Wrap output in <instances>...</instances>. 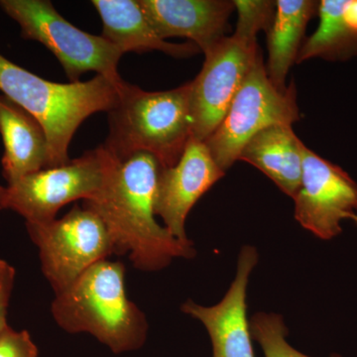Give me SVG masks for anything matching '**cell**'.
I'll return each instance as SVG.
<instances>
[{
  "instance_id": "7402d4cb",
  "label": "cell",
  "mask_w": 357,
  "mask_h": 357,
  "mask_svg": "<svg viewBox=\"0 0 357 357\" xmlns=\"http://www.w3.org/2000/svg\"><path fill=\"white\" fill-rule=\"evenodd\" d=\"M7 198H8L7 187L0 185V211L7 208Z\"/></svg>"
},
{
  "instance_id": "ffe728a7",
  "label": "cell",
  "mask_w": 357,
  "mask_h": 357,
  "mask_svg": "<svg viewBox=\"0 0 357 357\" xmlns=\"http://www.w3.org/2000/svg\"><path fill=\"white\" fill-rule=\"evenodd\" d=\"M0 357H38V349L28 332L8 326L0 333Z\"/></svg>"
},
{
  "instance_id": "277c9868",
  "label": "cell",
  "mask_w": 357,
  "mask_h": 357,
  "mask_svg": "<svg viewBox=\"0 0 357 357\" xmlns=\"http://www.w3.org/2000/svg\"><path fill=\"white\" fill-rule=\"evenodd\" d=\"M126 268L102 260L70 287L57 294L52 304L54 319L68 333H89L114 354L139 349L146 340L144 314L128 299Z\"/></svg>"
},
{
  "instance_id": "603a6c76",
  "label": "cell",
  "mask_w": 357,
  "mask_h": 357,
  "mask_svg": "<svg viewBox=\"0 0 357 357\" xmlns=\"http://www.w3.org/2000/svg\"><path fill=\"white\" fill-rule=\"evenodd\" d=\"M354 222H356L357 223V215H356V218H354Z\"/></svg>"
},
{
  "instance_id": "30bf717a",
  "label": "cell",
  "mask_w": 357,
  "mask_h": 357,
  "mask_svg": "<svg viewBox=\"0 0 357 357\" xmlns=\"http://www.w3.org/2000/svg\"><path fill=\"white\" fill-rule=\"evenodd\" d=\"M293 199L296 220L325 241L342 232V220H354L357 215L356 183L340 166L307 146L299 191Z\"/></svg>"
},
{
  "instance_id": "8fae6325",
  "label": "cell",
  "mask_w": 357,
  "mask_h": 357,
  "mask_svg": "<svg viewBox=\"0 0 357 357\" xmlns=\"http://www.w3.org/2000/svg\"><path fill=\"white\" fill-rule=\"evenodd\" d=\"M225 173L203 141L191 138L178 163L162 167L157 185L155 215L178 241H188L185 218L195 204Z\"/></svg>"
},
{
  "instance_id": "5bb4252c",
  "label": "cell",
  "mask_w": 357,
  "mask_h": 357,
  "mask_svg": "<svg viewBox=\"0 0 357 357\" xmlns=\"http://www.w3.org/2000/svg\"><path fill=\"white\" fill-rule=\"evenodd\" d=\"M102 22L103 38L122 54L161 51L176 58L191 57L199 53L196 45L173 44L159 36L139 0H93Z\"/></svg>"
},
{
  "instance_id": "9a60e30c",
  "label": "cell",
  "mask_w": 357,
  "mask_h": 357,
  "mask_svg": "<svg viewBox=\"0 0 357 357\" xmlns=\"http://www.w3.org/2000/svg\"><path fill=\"white\" fill-rule=\"evenodd\" d=\"M0 133L4 144L2 169L8 185L49 168V145L43 126L6 96H0Z\"/></svg>"
},
{
  "instance_id": "5b68a950",
  "label": "cell",
  "mask_w": 357,
  "mask_h": 357,
  "mask_svg": "<svg viewBox=\"0 0 357 357\" xmlns=\"http://www.w3.org/2000/svg\"><path fill=\"white\" fill-rule=\"evenodd\" d=\"M237 23L231 36L223 37L204 54L203 68L191 82L192 138L206 141L218 128L230 103L252 69L260 49L257 34L266 30L275 1L236 0Z\"/></svg>"
},
{
  "instance_id": "e0dca14e",
  "label": "cell",
  "mask_w": 357,
  "mask_h": 357,
  "mask_svg": "<svg viewBox=\"0 0 357 357\" xmlns=\"http://www.w3.org/2000/svg\"><path fill=\"white\" fill-rule=\"evenodd\" d=\"M316 0H277L271 23L266 30L270 81L279 89H286L289 70L297 63L305 42L307 23L318 14Z\"/></svg>"
},
{
  "instance_id": "d6986e66",
  "label": "cell",
  "mask_w": 357,
  "mask_h": 357,
  "mask_svg": "<svg viewBox=\"0 0 357 357\" xmlns=\"http://www.w3.org/2000/svg\"><path fill=\"white\" fill-rule=\"evenodd\" d=\"M251 335L261 345L265 357H310L301 354L286 340L288 330L279 314H257L251 319ZM330 357H342L333 354Z\"/></svg>"
},
{
  "instance_id": "ac0fdd59",
  "label": "cell",
  "mask_w": 357,
  "mask_h": 357,
  "mask_svg": "<svg viewBox=\"0 0 357 357\" xmlns=\"http://www.w3.org/2000/svg\"><path fill=\"white\" fill-rule=\"evenodd\" d=\"M316 32L305 40L297 63L345 61L357 55V0H321Z\"/></svg>"
},
{
  "instance_id": "44dd1931",
  "label": "cell",
  "mask_w": 357,
  "mask_h": 357,
  "mask_svg": "<svg viewBox=\"0 0 357 357\" xmlns=\"http://www.w3.org/2000/svg\"><path fill=\"white\" fill-rule=\"evenodd\" d=\"M15 269L6 260L0 259V333L7 325V310L14 286Z\"/></svg>"
},
{
  "instance_id": "8992f818",
  "label": "cell",
  "mask_w": 357,
  "mask_h": 357,
  "mask_svg": "<svg viewBox=\"0 0 357 357\" xmlns=\"http://www.w3.org/2000/svg\"><path fill=\"white\" fill-rule=\"evenodd\" d=\"M2 10L20 24L23 38L43 44L62 65L70 83L86 72L107 77L121 89L122 52L102 36L70 24L49 0H0Z\"/></svg>"
},
{
  "instance_id": "4fadbf2b",
  "label": "cell",
  "mask_w": 357,
  "mask_h": 357,
  "mask_svg": "<svg viewBox=\"0 0 357 357\" xmlns=\"http://www.w3.org/2000/svg\"><path fill=\"white\" fill-rule=\"evenodd\" d=\"M162 39L183 37L208 53L225 37L229 16L236 9L229 0H139Z\"/></svg>"
},
{
  "instance_id": "6da1fadb",
  "label": "cell",
  "mask_w": 357,
  "mask_h": 357,
  "mask_svg": "<svg viewBox=\"0 0 357 357\" xmlns=\"http://www.w3.org/2000/svg\"><path fill=\"white\" fill-rule=\"evenodd\" d=\"M161 168L158 160L146 152L121 159L112 156L102 189L83 204L109 229L115 253H128L134 267L144 271L168 266L174 258L196 255L191 241H178L155 220Z\"/></svg>"
},
{
  "instance_id": "52a82bcc",
  "label": "cell",
  "mask_w": 357,
  "mask_h": 357,
  "mask_svg": "<svg viewBox=\"0 0 357 357\" xmlns=\"http://www.w3.org/2000/svg\"><path fill=\"white\" fill-rule=\"evenodd\" d=\"M298 121L300 110L295 84L284 89L274 86L260 52L220 126L204 143L225 172L256 133L274 124L293 126Z\"/></svg>"
},
{
  "instance_id": "7c38bea8",
  "label": "cell",
  "mask_w": 357,
  "mask_h": 357,
  "mask_svg": "<svg viewBox=\"0 0 357 357\" xmlns=\"http://www.w3.org/2000/svg\"><path fill=\"white\" fill-rule=\"evenodd\" d=\"M252 246L241 249L237 273L225 298L213 307H203L189 300L182 311L206 326L213 342V357H255L248 321L246 290L249 275L257 263Z\"/></svg>"
},
{
  "instance_id": "ba28073f",
  "label": "cell",
  "mask_w": 357,
  "mask_h": 357,
  "mask_svg": "<svg viewBox=\"0 0 357 357\" xmlns=\"http://www.w3.org/2000/svg\"><path fill=\"white\" fill-rule=\"evenodd\" d=\"M39 249L42 271L56 295L70 287L96 263L115 253L109 229L96 213L75 206L64 218L48 223H26Z\"/></svg>"
},
{
  "instance_id": "3957f363",
  "label": "cell",
  "mask_w": 357,
  "mask_h": 357,
  "mask_svg": "<svg viewBox=\"0 0 357 357\" xmlns=\"http://www.w3.org/2000/svg\"><path fill=\"white\" fill-rule=\"evenodd\" d=\"M191 82L170 91H146L126 83L109 114L103 148L115 158L146 152L163 168L178 163L192 138Z\"/></svg>"
},
{
  "instance_id": "2e32d148",
  "label": "cell",
  "mask_w": 357,
  "mask_h": 357,
  "mask_svg": "<svg viewBox=\"0 0 357 357\" xmlns=\"http://www.w3.org/2000/svg\"><path fill=\"white\" fill-rule=\"evenodd\" d=\"M305 147L292 126L274 124L256 133L244 145L238 160L259 169L294 199L302 180Z\"/></svg>"
},
{
  "instance_id": "7a4b0ae2",
  "label": "cell",
  "mask_w": 357,
  "mask_h": 357,
  "mask_svg": "<svg viewBox=\"0 0 357 357\" xmlns=\"http://www.w3.org/2000/svg\"><path fill=\"white\" fill-rule=\"evenodd\" d=\"M0 91L43 126L49 145V168L65 165L77 129L88 117L109 112L119 89L96 75L88 82L46 81L0 55Z\"/></svg>"
},
{
  "instance_id": "9c48e42d",
  "label": "cell",
  "mask_w": 357,
  "mask_h": 357,
  "mask_svg": "<svg viewBox=\"0 0 357 357\" xmlns=\"http://www.w3.org/2000/svg\"><path fill=\"white\" fill-rule=\"evenodd\" d=\"M112 161L100 146L65 165L29 174L7 187V208L22 215L26 223L53 222L66 204L88 201L100 192Z\"/></svg>"
}]
</instances>
